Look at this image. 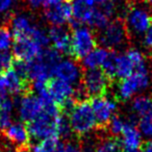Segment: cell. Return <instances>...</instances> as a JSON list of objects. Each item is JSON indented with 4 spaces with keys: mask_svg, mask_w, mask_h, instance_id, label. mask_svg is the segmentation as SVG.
I'll return each mask as SVG.
<instances>
[{
    "mask_svg": "<svg viewBox=\"0 0 152 152\" xmlns=\"http://www.w3.org/2000/svg\"><path fill=\"white\" fill-rule=\"evenodd\" d=\"M146 2H147L148 4H150L152 7V0H146Z\"/></svg>",
    "mask_w": 152,
    "mask_h": 152,
    "instance_id": "41",
    "label": "cell"
},
{
    "mask_svg": "<svg viewBox=\"0 0 152 152\" xmlns=\"http://www.w3.org/2000/svg\"><path fill=\"white\" fill-rule=\"evenodd\" d=\"M97 38L91 28L78 26L71 32V55L76 59H83L96 48Z\"/></svg>",
    "mask_w": 152,
    "mask_h": 152,
    "instance_id": "5",
    "label": "cell"
},
{
    "mask_svg": "<svg viewBox=\"0 0 152 152\" xmlns=\"http://www.w3.org/2000/svg\"><path fill=\"white\" fill-rule=\"evenodd\" d=\"M127 31L132 36H144L152 24V14L147 9L140 7H129L124 16Z\"/></svg>",
    "mask_w": 152,
    "mask_h": 152,
    "instance_id": "6",
    "label": "cell"
},
{
    "mask_svg": "<svg viewBox=\"0 0 152 152\" xmlns=\"http://www.w3.org/2000/svg\"><path fill=\"white\" fill-rule=\"evenodd\" d=\"M0 91L7 95L21 96L31 92V85L29 81L22 78L12 67L0 75Z\"/></svg>",
    "mask_w": 152,
    "mask_h": 152,
    "instance_id": "9",
    "label": "cell"
},
{
    "mask_svg": "<svg viewBox=\"0 0 152 152\" xmlns=\"http://www.w3.org/2000/svg\"><path fill=\"white\" fill-rule=\"evenodd\" d=\"M117 56L118 53L114 50H110L107 58L105 59L104 64L102 65L101 70L107 75V77L110 80L114 81L116 78V71H117Z\"/></svg>",
    "mask_w": 152,
    "mask_h": 152,
    "instance_id": "26",
    "label": "cell"
},
{
    "mask_svg": "<svg viewBox=\"0 0 152 152\" xmlns=\"http://www.w3.org/2000/svg\"><path fill=\"white\" fill-rule=\"evenodd\" d=\"M137 1H143V0H137Z\"/></svg>",
    "mask_w": 152,
    "mask_h": 152,
    "instance_id": "42",
    "label": "cell"
},
{
    "mask_svg": "<svg viewBox=\"0 0 152 152\" xmlns=\"http://www.w3.org/2000/svg\"><path fill=\"white\" fill-rule=\"evenodd\" d=\"M47 88L51 98L59 106V108L66 101L70 99H75L76 86L74 87L71 83H66L56 77H51L47 81Z\"/></svg>",
    "mask_w": 152,
    "mask_h": 152,
    "instance_id": "13",
    "label": "cell"
},
{
    "mask_svg": "<svg viewBox=\"0 0 152 152\" xmlns=\"http://www.w3.org/2000/svg\"><path fill=\"white\" fill-rule=\"evenodd\" d=\"M137 70L134 63L132 59L128 56L126 52L118 54L117 56V71H116V78L119 80L128 77L129 75L133 73Z\"/></svg>",
    "mask_w": 152,
    "mask_h": 152,
    "instance_id": "20",
    "label": "cell"
},
{
    "mask_svg": "<svg viewBox=\"0 0 152 152\" xmlns=\"http://www.w3.org/2000/svg\"><path fill=\"white\" fill-rule=\"evenodd\" d=\"M142 152H152V140L146 141L142 145Z\"/></svg>",
    "mask_w": 152,
    "mask_h": 152,
    "instance_id": "38",
    "label": "cell"
},
{
    "mask_svg": "<svg viewBox=\"0 0 152 152\" xmlns=\"http://www.w3.org/2000/svg\"><path fill=\"white\" fill-rule=\"evenodd\" d=\"M137 127L141 131L142 135L146 137H152V113L147 116H144L139 119Z\"/></svg>",
    "mask_w": 152,
    "mask_h": 152,
    "instance_id": "29",
    "label": "cell"
},
{
    "mask_svg": "<svg viewBox=\"0 0 152 152\" xmlns=\"http://www.w3.org/2000/svg\"><path fill=\"white\" fill-rule=\"evenodd\" d=\"M97 143L92 139H88L86 142L81 143V152H95Z\"/></svg>",
    "mask_w": 152,
    "mask_h": 152,
    "instance_id": "33",
    "label": "cell"
},
{
    "mask_svg": "<svg viewBox=\"0 0 152 152\" xmlns=\"http://www.w3.org/2000/svg\"><path fill=\"white\" fill-rule=\"evenodd\" d=\"M143 44L145 46V48L149 51L150 53L152 54V24L148 30L145 32L143 38Z\"/></svg>",
    "mask_w": 152,
    "mask_h": 152,
    "instance_id": "32",
    "label": "cell"
},
{
    "mask_svg": "<svg viewBox=\"0 0 152 152\" xmlns=\"http://www.w3.org/2000/svg\"><path fill=\"white\" fill-rule=\"evenodd\" d=\"M80 83L90 100L105 96L113 83V80L108 78L107 75L101 69H93L86 70L83 72Z\"/></svg>",
    "mask_w": 152,
    "mask_h": 152,
    "instance_id": "4",
    "label": "cell"
},
{
    "mask_svg": "<svg viewBox=\"0 0 152 152\" xmlns=\"http://www.w3.org/2000/svg\"><path fill=\"white\" fill-rule=\"evenodd\" d=\"M137 125V123L131 122L126 119V124L122 132V139L120 140L123 150L133 151V150H137L143 145L142 133Z\"/></svg>",
    "mask_w": 152,
    "mask_h": 152,
    "instance_id": "17",
    "label": "cell"
},
{
    "mask_svg": "<svg viewBox=\"0 0 152 152\" xmlns=\"http://www.w3.org/2000/svg\"><path fill=\"white\" fill-rule=\"evenodd\" d=\"M122 152H140L139 150H133V151H130V150H122Z\"/></svg>",
    "mask_w": 152,
    "mask_h": 152,
    "instance_id": "40",
    "label": "cell"
},
{
    "mask_svg": "<svg viewBox=\"0 0 152 152\" xmlns=\"http://www.w3.org/2000/svg\"><path fill=\"white\" fill-rule=\"evenodd\" d=\"M59 143V137H47L34 144L30 152H56Z\"/></svg>",
    "mask_w": 152,
    "mask_h": 152,
    "instance_id": "25",
    "label": "cell"
},
{
    "mask_svg": "<svg viewBox=\"0 0 152 152\" xmlns=\"http://www.w3.org/2000/svg\"><path fill=\"white\" fill-rule=\"evenodd\" d=\"M56 152H81V143L72 139L61 142Z\"/></svg>",
    "mask_w": 152,
    "mask_h": 152,
    "instance_id": "30",
    "label": "cell"
},
{
    "mask_svg": "<svg viewBox=\"0 0 152 152\" xmlns=\"http://www.w3.org/2000/svg\"><path fill=\"white\" fill-rule=\"evenodd\" d=\"M125 1H127V2H128V1H129V0H125Z\"/></svg>",
    "mask_w": 152,
    "mask_h": 152,
    "instance_id": "43",
    "label": "cell"
},
{
    "mask_svg": "<svg viewBox=\"0 0 152 152\" xmlns=\"http://www.w3.org/2000/svg\"><path fill=\"white\" fill-rule=\"evenodd\" d=\"M129 40L130 37L127 31L125 21L121 17L112 20L104 29L100 30L97 38V42H99L103 48L114 51L123 48Z\"/></svg>",
    "mask_w": 152,
    "mask_h": 152,
    "instance_id": "2",
    "label": "cell"
},
{
    "mask_svg": "<svg viewBox=\"0 0 152 152\" xmlns=\"http://www.w3.org/2000/svg\"><path fill=\"white\" fill-rule=\"evenodd\" d=\"M122 144L120 139L115 137H108L97 143L95 152H122Z\"/></svg>",
    "mask_w": 152,
    "mask_h": 152,
    "instance_id": "24",
    "label": "cell"
},
{
    "mask_svg": "<svg viewBox=\"0 0 152 152\" xmlns=\"http://www.w3.org/2000/svg\"><path fill=\"white\" fill-rule=\"evenodd\" d=\"M110 54V50L103 47H96L86 57L81 59L83 67L86 70L100 69Z\"/></svg>",
    "mask_w": 152,
    "mask_h": 152,
    "instance_id": "19",
    "label": "cell"
},
{
    "mask_svg": "<svg viewBox=\"0 0 152 152\" xmlns=\"http://www.w3.org/2000/svg\"><path fill=\"white\" fill-rule=\"evenodd\" d=\"M14 0H0V14H4L12 7Z\"/></svg>",
    "mask_w": 152,
    "mask_h": 152,
    "instance_id": "34",
    "label": "cell"
},
{
    "mask_svg": "<svg viewBox=\"0 0 152 152\" xmlns=\"http://www.w3.org/2000/svg\"><path fill=\"white\" fill-rule=\"evenodd\" d=\"M14 44V37L9 25L0 26V52L7 51Z\"/></svg>",
    "mask_w": 152,
    "mask_h": 152,
    "instance_id": "28",
    "label": "cell"
},
{
    "mask_svg": "<svg viewBox=\"0 0 152 152\" xmlns=\"http://www.w3.org/2000/svg\"><path fill=\"white\" fill-rule=\"evenodd\" d=\"M15 105H17L18 115L21 122L26 124L34 120L44 110L42 100L32 92L19 96Z\"/></svg>",
    "mask_w": 152,
    "mask_h": 152,
    "instance_id": "8",
    "label": "cell"
},
{
    "mask_svg": "<svg viewBox=\"0 0 152 152\" xmlns=\"http://www.w3.org/2000/svg\"><path fill=\"white\" fill-rule=\"evenodd\" d=\"M10 26H11L12 34L14 39L22 38V37H28L30 34L34 24L29 16H26L24 14H17L13 17L10 18Z\"/></svg>",
    "mask_w": 152,
    "mask_h": 152,
    "instance_id": "18",
    "label": "cell"
},
{
    "mask_svg": "<svg viewBox=\"0 0 152 152\" xmlns=\"http://www.w3.org/2000/svg\"><path fill=\"white\" fill-rule=\"evenodd\" d=\"M81 68L73 59H61L53 70V77L69 83L71 85H79L83 76Z\"/></svg>",
    "mask_w": 152,
    "mask_h": 152,
    "instance_id": "12",
    "label": "cell"
},
{
    "mask_svg": "<svg viewBox=\"0 0 152 152\" xmlns=\"http://www.w3.org/2000/svg\"><path fill=\"white\" fill-rule=\"evenodd\" d=\"M14 61V55L11 54L9 51L0 52V75H2L4 72L13 67Z\"/></svg>",
    "mask_w": 152,
    "mask_h": 152,
    "instance_id": "31",
    "label": "cell"
},
{
    "mask_svg": "<svg viewBox=\"0 0 152 152\" xmlns=\"http://www.w3.org/2000/svg\"><path fill=\"white\" fill-rule=\"evenodd\" d=\"M4 137L14 147L29 148L30 134L27 126L23 122H14L3 131Z\"/></svg>",
    "mask_w": 152,
    "mask_h": 152,
    "instance_id": "15",
    "label": "cell"
},
{
    "mask_svg": "<svg viewBox=\"0 0 152 152\" xmlns=\"http://www.w3.org/2000/svg\"><path fill=\"white\" fill-rule=\"evenodd\" d=\"M0 152H30L28 148H18V147H12V146H4L0 148Z\"/></svg>",
    "mask_w": 152,
    "mask_h": 152,
    "instance_id": "35",
    "label": "cell"
},
{
    "mask_svg": "<svg viewBox=\"0 0 152 152\" xmlns=\"http://www.w3.org/2000/svg\"><path fill=\"white\" fill-rule=\"evenodd\" d=\"M46 0H26L28 7L31 9H39L40 7H44Z\"/></svg>",
    "mask_w": 152,
    "mask_h": 152,
    "instance_id": "36",
    "label": "cell"
},
{
    "mask_svg": "<svg viewBox=\"0 0 152 152\" xmlns=\"http://www.w3.org/2000/svg\"><path fill=\"white\" fill-rule=\"evenodd\" d=\"M66 116L69 120L72 131L77 137L89 134L97 126L90 100L77 101Z\"/></svg>",
    "mask_w": 152,
    "mask_h": 152,
    "instance_id": "1",
    "label": "cell"
},
{
    "mask_svg": "<svg viewBox=\"0 0 152 152\" xmlns=\"http://www.w3.org/2000/svg\"><path fill=\"white\" fill-rule=\"evenodd\" d=\"M81 2H83L85 4L89 5V7H94V5L95 4H102V3H105L107 2V1H110V0H80Z\"/></svg>",
    "mask_w": 152,
    "mask_h": 152,
    "instance_id": "37",
    "label": "cell"
},
{
    "mask_svg": "<svg viewBox=\"0 0 152 152\" xmlns=\"http://www.w3.org/2000/svg\"><path fill=\"white\" fill-rule=\"evenodd\" d=\"M131 112L137 117L142 118L152 113V98L145 95L135 96L131 102Z\"/></svg>",
    "mask_w": 152,
    "mask_h": 152,
    "instance_id": "22",
    "label": "cell"
},
{
    "mask_svg": "<svg viewBox=\"0 0 152 152\" xmlns=\"http://www.w3.org/2000/svg\"><path fill=\"white\" fill-rule=\"evenodd\" d=\"M61 1H69V0H46L45 1V5H51V4H55V3H58V2H61Z\"/></svg>",
    "mask_w": 152,
    "mask_h": 152,
    "instance_id": "39",
    "label": "cell"
},
{
    "mask_svg": "<svg viewBox=\"0 0 152 152\" xmlns=\"http://www.w3.org/2000/svg\"><path fill=\"white\" fill-rule=\"evenodd\" d=\"M15 108V102L10 96H5L0 102V131H4L12 124L13 112Z\"/></svg>",
    "mask_w": 152,
    "mask_h": 152,
    "instance_id": "21",
    "label": "cell"
},
{
    "mask_svg": "<svg viewBox=\"0 0 152 152\" xmlns=\"http://www.w3.org/2000/svg\"><path fill=\"white\" fill-rule=\"evenodd\" d=\"M150 75L147 67L133 72L128 77L119 80L117 87L116 98L118 101H127L133 98L137 93L149 87Z\"/></svg>",
    "mask_w": 152,
    "mask_h": 152,
    "instance_id": "3",
    "label": "cell"
},
{
    "mask_svg": "<svg viewBox=\"0 0 152 152\" xmlns=\"http://www.w3.org/2000/svg\"><path fill=\"white\" fill-rule=\"evenodd\" d=\"M92 108H93L94 116H95L97 126L106 128L110 121L116 115L117 102L114 99L108 97H98L90 99Z\"/></svg>",
    "mask_w": 152,
    "mask_h": 152,
    "instance_id": "10",
    "label": "cell"
},
{
    "mask_svg": "<svg viewBox=\"0 0 152 152\" xmlns=\"http://www.w3.org/2000/svg\"><path fill=\"white\" fill-rule=\"evenodd\" d=\"M48 37L52 46L61 54L71 55V34L64 26H52Z\"/></svg>",
    "mask_w": 152,
    "mask_h": 152,
    "instance_id": "16",
    "label": "cell"
},
{
    "mask_svg": "<svg viewBox=\"0 0 152 152\" xmlns=\"http://www.w3.org/2000/svg\"><path fill=\"white\" fill-rule=\"evenodd\" d=\"M110 22V18L102 11L101 9H93L92 15L90 17V20L88 22V25L91 28L97 29L98 31L104 29L107 26V24Z\"/></svg>",
    "mask_w": 152,
    "mask_h": 152,
    "instance_id": "23",
    "label": "cell"
},
{
    "mask_svg": "<svg viewBox=\"0 0 152 152\" xmlns=\"http://www.w3.org/2000/svg\"><path fill=\"white\" fill-rule=\"evenodd\" d=\"M125 124H126V120L123 119V117H121L116 114L112 118V120L110 121L108 125L106 126V129H107L110 137H117L118 135L122 134Z\"/></svg>",
    "mask_w": 152,
    "mask_h": 152,
    "instance_id": "27",
    "label": "cell"
},
{
    "mask_svg": "<svg viewBox=\"0 0 152 152\" xmlns=\"http://www.w3.org/2000/svg\"><path fill=\"white\" fill-rule=\"evenodd\" d=\"M44 49L45 48H43L30 37L14 39L13 55L15 59H21L26 61H34L40 56Z\"/></svg>",
    "mask_w": 152,
    "mask_h": 152,
    "instance_id": "11",
    "label": "cell"
},
{
    "mask_svg": "<svg viewBox=\"0 0 152 152\" xmlns=\"http://www.w3.org/2000/svg\"><path fill=\"white\" fill-rule=\"evenodd\" d=\"M59 117H52L47 113L43 112L34 120L26 124L30 137L36 140L37 142L47 139V137H58L57 120Z\"/></svg>",
    "mask_w": 152,
    "mask_h": 152,
    "instance_id": "7",
    "label": "cell"
},
{
    "mask_svg": "<svg viewBox=\"0 0 152 152\" xmlns=\"http://www.w3.org/2000/svg\"><path fill=\"white\" fill-rule=\"evenodd\" d=\"M44 17L52 26H63L72 18V4L69 1H61L44 7Z\"/></svg>",
    "mask_w": 152,
    "mask_h": 152,
    "instance_id": "14",
    "label": "cell"
}]
</instances>
